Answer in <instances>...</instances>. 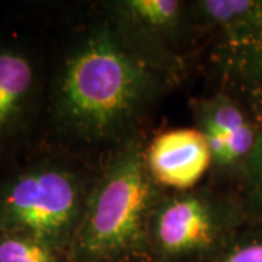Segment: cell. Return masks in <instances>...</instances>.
I'll use <instances>...</instances> for the list:
<instances>
[{"mask_svg":"<svg viewBox=\"0 0 262 262\" xmlns=\"http://www.w3.org/2000/svg\"><path fill=\"white\" fill-rule=\"evenodd\" d=\"M179 72V66L139 46L101 8L57 53L47 75L46 121L70 151L108 155L141 134Z\"/></svg>","mask_w":262,"mask_h":262,"instance_id":"1","label":"cell"},{"mask_svg":"<svg viewBox=\"0 0 262 262\" xmlns=\"http://www.w3.org/2000/svg\"><path fill=\"white\" fill-rule=\"evenodd\" d=\"M141 134L106 155L69 251L70 262H147L153 208L165 192L150 175Z\"/></svg>","mask_w":262,"mask_h":262,"instance_id":"2","label":"cell"},{"mask_svg":"<svg viewBox=\"0 0 262 262\" xmlns=\"http://www.w3.org/2000/svg\"><path fill=\"white\" fill-rule=\"evenodd\" d=\"M101 166L75 151L35 156L0 178V232H20L67 252Z\"/></svg>","mask_w":262,"mask_h":262,"instance_id":"3","label":"cell"},{"mask_svg":"<svg viewBox=\"0 0 262 262\" xmlns=\"http://www.w3.org/2000/svg\"><path fill=\"white\" fill-rule=\"evenodd\" d=\"M242 211L215 185L165 189L150 217L147 262H207L236 237Z\"/></svg>","mask_w":262,"mask_h":262,"instance_id":"4","label":"cell"},{"mask_svg":"<svg viewBox=\"0 0 262 262\" xmlns=\"http://www.w3.org/2000/svg\"><path fill=\"white\" fill-rule=\"evenodd\" d=\"M47 73L42 58L18 38H0V163L27 144L44 115Z\"/></svg>","mask_w":262,"mask_h":262,"instance_id":"5","label":"cell"},{"mask_svg":"<svg viewBox=\"0 0 262 262\" xmlns=\"http://www.w3.org/2000/svg\"><path fill=\"white\" fill-rule=\"evenodd\" d=\"M189 105L195 128L204 136L211 155L210 184L252 166L259 147L258 131L234 99L219 92L194 98Z\"/></svg>","mask_w":262,"mask_h":262,"instance_id":"6","label":"cell"},{"mask_svg":"<svg viewBox=\"0 0 262 262\" xmlns=\"http://www.w3.org/2000/svg\"><path fill=\"white\" fill-rule=\"evenodd\" d=\"M101 8L139 46L182 67L178 48L196 29L191 2L114 0Z\"/></svg>","mask_w":262,"mask_h":262,"instance_id":"7","label":"cell"},{"mask_svg":"<svg viewBox=\"0 0 262 262\" xmlns=\"http://www.w3.org/2000/svg\"><path fill=\"white\" fill-rule=\"evenodd\" d=\"M150 175L169 191H187L210 173L211 155L198 128H175L160 133L146 147Z\"/></svg>","mask_w":262,"mask_h":262,"instance_id":"8","label":"cell"},{"mask_svg":"<svg viewBox=\"0 0 262 262\" xmlns=\"http://www.w3.org/2000/svg\"><path fill=\"white\" fill-rule=\"evenodd\" d=\"M196 29H219L234 37L245 25H259L262 3L251 0L191 2Z\"/></svg>","mask_w":262,"mask_h":262,"instance_id":"9","label":"cell"},{"mask_svg":"<svg viewBox=\"0 0 262 262\" xmlns=\"http://www.w3.org/2000/svg\"><path fill=\"white\" fill-rule=\"evenodd\" d=\"M0 262H70L69 253L20 232H0Z\"/></svg>","mask_w":262,"mask_h":262,"instance_id":"10","label":"cell"},{"mask_svg":"<svg viewBox=\"0 0 262 262\" xmlns=\"http://www.w3.org/2000/svg\"><path fill=\"white\" fill-rule=\"evenodd\" d=\"M207 262H262V239L234 237L223 251Z\"/></svg>","mask_w":262,"mask_h":262,"instance_id":"11","label":"cell"},{"mask_svg":"<svg viewBox=\"0 0 262 262\" xmlns=\"http://www.w3.org/2000/svg\"><path fill=\"white\" fill-rule=\"evenodd\" d=\"M258 29H259V32L262 34V10H261V16H259V27H258Z\"/></svg>","mask_w":262,"mask_h":262,"instance_id":"12","label":"cell"},{"mask_svg":"<svg viewBox=\"0 0 262 262\" xmlns=\"http://www.w3.org/2000/svg\"><path fill=\"white\" fill-rule=\"evenodd\" d=\"M261 169H262V168H261ZM261 169H259V170H261Z\"/></svg>","mask_w":262,"mask_h":262,"instance_id":"13","label":"cell"}]
</instances>
